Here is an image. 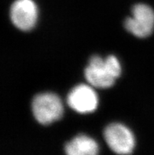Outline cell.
Returning a JSON list of instances; mask_svg holds the SVG:
<instances>
[{"label":"cell","mask_w":154,"mask_h":155,"mask_svg":"<svg viewBox=\"0 0 154 155\" xmlns=\"http://www.w3.org/2000/svg\"><path fill=\"white\" fill-rule=\"evenodd\" d=\"M121 66L118 59L109 55L105 59L94 55L84 71L85 78L91 86L98 88H108L113 86L120 77Z\"/></svg>","instance_id":"cell-1"},{"label":"cell","mask_w":154,"mask_h":155,"mask_svg":"<svg viewBox=\"0 0 154 155\" xmlns=\"http://www.w3.org/2000/svg\"><path fill=\"white\" fill-rule=\"evenodd\" d=\"M67 102L72 110L80 114L94 112L98 104V95L90 86L77 85L72 88L68 97Z\"/></svg>","instance_id":"cell-6"},{"label":"cell","mask_w":154,"mask_h":155,"mask_svg":"<svg viewBox=\"0 0 154 155\" xmlns=\"http://www.w3.org/2000/svg\"><path fill=\"white\" fill-rule=\"evenodd\" d=\"M66 155H98V143L86 135H79L64 145Z\"/></svg>","instance_id":"cell-7"},{"label":"cell","mask_w":154,"mask_h":155,"mask_svg":"<svg viewBox=\"0 0 154 155\" xmlns=\"http://www.w3.org/2000/svg\"><path fill=\"white\" fill-rule=\"evenodd\" d=\"M31 109L35 120L43 125L58 120L64 111L60 98L50 92L36 94L32 100Z\"/></svg>","instance_id":"cell-2"},{"label":"cell","mask_w":154,"mask_h":155,"mask_svg":"<svg viewBox=\"0 0 154 155\" xmlns=\"http://www.w3.org/2000/svg\"><path fill=\"white\" fill-rule=\"evenodd\" d=\"M104 138L109 147L118 155H129L134 150L135 139L132 132L120 123H112L105 128Z\"/></svg>","instance_id":"cell-3"},{"label":"cell","mask_w":154,"mask_h":155,"mask_svg":"<svg viewBox=\"0 0 154 155\" xmlns=\"http://www.w3.org/2000/svg\"><path fill=\"white\" fill-rule=\"evenodd\" d=\"M124 27L136 37H147L153 31L154 11L146 4H137L132 9V17L125 20Z\"/></svg>","instance_id":"cell-4"},{"label":"cell","mask_w":154,"mask_h":155,"mask_svg":"<svg viewBox=\"0 0 154 155\" xmlns=\"http://www.w3.org/2000/svg\"><path fill=\"white\" fill-rule=\"evenodd\" d=\"M38 8L33 0H16L10 8V19L22 31H29L35 25Z\"/></svg>","instance_id":"cell-5"}]
</instances>
